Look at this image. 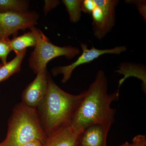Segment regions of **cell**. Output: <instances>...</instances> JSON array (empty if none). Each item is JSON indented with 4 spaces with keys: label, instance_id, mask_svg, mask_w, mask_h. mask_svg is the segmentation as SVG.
Wrapping results in <instances>:
<instances>
[{
    "label": "cell",
    "instance_id": "6da1fadb",
    "mask_svg": "<svg viewBox=\"0 0 146 146\" xmlns=\"http://www.w3.org/2000/svg\"><path fill=\"white\" fill-rule=\"evenodd\" d=\"M108 86L104 72L99 70L71 121L70 125L76 131L80 133L92 125H112L114 122L116 109L111 104L119 100V90L108 94Z\"/></svg>",
    "mask_w": 146,
    "mask_h": 146
},
{
    "label": "cell",
    "instance_id": "7a4b0ae2",
    "mask_svg": "<svg viewBox=\"0 0 146 146\" xmlns=\"http://www.w3.org/2000/svg\"><path fill=\"white\" fill-rule=\"evenodd\" d=\"M85 94L86 91L77 95L65 92L58 86L49 74L47 94L36 108L47 136L70 125Z\"/></svg>",
    "mask_w": 146,
    "mask_h": 146
},
{
    "label": "cell",
    "instance_id": "3957f363",
    "mask_svg": "<svg viewBox=\"0 0 146 146\" xmlns=\"http://www.w3.org/2000/svg\"><path fill=\"white\" fill-rule=\"evenodd\" d=\"M47 137L36 108L27 106L22 102L17 104L9 120L5 146H22L34 140L44 144Z\"/></svg>",
    "mask_w": 146,
    "mask_h": 146
},
{
    "label": "cell",
    "instance_id": "277c9868",
    "mask_svg": "<svg viewBox=\"0 0 146 146\" xmlns=\"http://www.w3.org/2000/svg\"><path fill=\"white\" fill-rule=\"evenodd\" d=\"M36 39V44L29 60L30 68L35 74L46 70L48 62L55 58L64 56L71 59L80 53L78 48L72 46L60 47L51 42L40 29L33 27L30 29Z\"/></svg>",
    "mask_w": 146,
    "mask_h": 146
},
{
    "label": "cell",
    "instance_id": "5b68a950",
    "mask_svg": "<svg viewBox=\"0 0 146 146\" xmlns=\"http://www.w3.org/2000/svg\"><path fill=\"white\" fill-rule=\"evenodd\" d=\"M96 7L91 14L94 36L101 39L112 31L116 23V7L118 0H94Z\"/></svg>",
    "mask_w": 146,
    "mask_h": 146
},
{
    "label": "cell",
    "instance_id": "8992f818",
    "mask_svg": "<svg viewBox=\"0 0 146 146\" xmlns=\"http://www.w3.org/2000/svg\"><path fill=\"white\" fill-rule=\"evenodd\" d=\"M39 17L34 11L0 13V40L11 35L15 36L21 30L25 31L34 27Z\"/></svg>",
    "mask_w": 146,
    "mask_h": 146
},
{
    "label": "cell",
    "instance_id": "52a82bcc",
    "mask_svg": "<svg viewBox=\"0 0 146 146\" xmlns=\"http://www.w3.org/2000/svg\"><path fill=\"white\" fill-rule=\"evenodd\" d=\"M80 46L82 53L75 61L66 66L54 67L51 71L53 76H56L59 74L63 75V83H66L70 80L73 71L80 65L91 63L102 55L108 54H120L127 50L125 46H119L107 49H98L93 46L91 49H88L87 45L83 43H80Z\"/></svg>",
    "mask_w": 146,
    "mask_h": 146
},
{
    "label": "cell",
    "instance_id": "ba28073f",
    "mask_svg": "<svg viewBox=\"0 0 146 146\" xmlns=\"http://www.w3.org/2000/svg\"><path fill=\"white\" fill-rule=\"evenodd\" d=\"M48 74L47 69L36 74L34 80L23 91L22 102L29 107H38L47 94Z\"/></svg>",
    "mask_w": 146,
    "mask_h": 146
},
{
    "label": "cell",
    "instance_id": "9c48e42d",
    "mask_svg": "<svg viewBox=\"0 0 146 146\" xmlns=\"http://www.w3.org/2000/svg\"><path fill=\"white\" fill-rule=\"evenodd\" d=\"M112 125L96 124L82 131L76 146H106V139Z\"/></svg>",
    "mask_w": 146,
    "mask_h": 146
},
{
    "label": "cell",
    "instance_id": "30bf717a",
    "mask_svg": "<svg viewBox=\"0 0 146 146\" xmlns=\"http://www.w3.org/2000/svg\"><path fill=\"white\" fill-rule=\"evenodd\" d=\"M80 133L70 125L64 127L48 136L43 146H76Z\"/></svg>",
    "mask_w": 146,
    "mask_h": 146
},
{
    "label": "cell",
    "instance_id": "8fae6325",
    "mask_svg": "<svg viewBox=\"0 0 146 146\" xmlns=\"http://www.w3.org/2000/svg\"><path fill=\"white\" fill-rule=\"evenodd\" d=\"M25 50L18 54L12 60L0 67V82L6 80L11 76L21 71V64L26 53Z\"/></svg>",
    "mask_w": 146,
    "mask_h": 146
},
{
    "label": "cell",
    "instance_id": "7c38bea8",
    "mask_svg": "<svg viewBox=\"0 0 146 146\" xmlns=\"http://www.w3.org/2000/svg\"><path fill=\"white\" fill-rule=\"evenodd\" d=\"M12 50L16 54L20 53L29 47H35L36 44V39L31 31L25 33L21 36H14L10 40Z\"/></svg>",
    "mask_w": 146,
    "mask_h": 146
},
{
    "label": "cell",
    "instance_id": "4fadbf2b",
    "mask_svg": "<svg viewBox=\"0 0 146 146\" xmlns=\"http://www.w3.org/2000/svg\"><path fill=\"white\" fill-rule=\"evenodd\" d=\"M29 1L25 0H0V13L24 12L29 11Z\"/></svg>",
    "mask_w": 146,
    "mask_h": 146
},
{
    "label": "cell",
    "instance_id": "5bb4252c",
    "mask_svg": "<svg viewBox=\"0 0 146 146\" xmlns=\"http://www.w3.org/2000/svg\"><path fill=\"white\" fill-rule=\"evenodd\" d=\"M68 14L70 21L76 23L80 20L81 17L82 0H63Z\"/></svg>",
    "mask_w": 146,
    "mask_h": 146
},
{
    "label": "cell",
    "instance_id": "9a60e30c",
    "mask_svg": "<svg viewBox=\"0 0 146 146\" xmlns=\"http://www.w3.org/2000/svg\"><path fill=\"white\" fill-rule=\"evenodd\" d=\"M10 40L9 38L0 40V59L1 60L2 64L7 63L8 55L12 51Z\"/></svg>",
    "mask_w": 146,
    "mask_h": 146
},
{
    "label": "cell",
    "instance_id": "2e32d148",
    "mask_svg": "<svg viewBox=\"0 0 146 146\" xmlns=\"http://www.w3.org/2000/svg\"><path fill=\"white\" fill-rule=\"evenodd\" d=\"M125 2L128 3L133 4L137 7L138 11L142 15L144 21H146V2L145 0H127Z\"/></svg>",
    "mask_w": 146,
    "mask_h": 146
},
{
    "label": "cell",
    "instance_id": "e0dca14e",
    "mask_svg": "<svg viewBox=\"0 0 146 146\" xmlns=\"http://www.w3.org/2000/svg\"><path fill=\"white\" fill-rule=\"evenodd\" d=\"M96 7L94 0H84L82 4V11L85 13H91Z\"/></svg>",
    "mask_w": 146,
    "mask_h": 146
},
{
    "label": "cell",
    "instance_id": "ac0fdd59",
    "mask_svg": "<svg viewBox=\"0 0 146 146\" xmlns=\"http://www.w3.org/2000/svg\"><path fill=\"white\" fill-rule=\"evenodd\" d=\"M44 1L43 10L45 15H46L51 10L56 8L60 3V1L58 0H45Z\"/></svg>",
    "mask_w": 146,
    "mask_h": 146
},
{
    "label": "cell",
    "instance_id": "d6986e66",
    "mask_svg": "<svg viewBox=\"0 0 146 146\" xmlns=\"http://www.w3.org/2000/svg\"><path fill=\"white\" fill-rule=\"evenodd\" d=\"M132 144L133 146H146L145 135L141 134L136 135L133 138Z\"/></svg>",
    "mask_w": 146,
    "mask_h": 146
},
{
    "label": "cell",
    "instance_id": "ffe728a7",
    "mask_svg": "<svg viewBox=\"0 0 146 146\" xmlns=\"http://www.w3.org/2000/svg\"><path fill=\"white\" fill-rule=\"evenodd\" d=\"M44 144L37 140H33L24 144L22 146H43Z\"/></svg>",
    "mask_w": 146,
    "mask_h": 146
},
{
    "label": "cell",
    "instance_id": "44dd1931",
    "mask_svg": "<svg viewBox=\"0 0 146 146\" xmlns=\"http://www.w3.org/2000/svg\"><path fill=\"white\" fill-rule=\"evenodd\" d=\"M119 146H133L132 143H130L127 142H126Z\"/></svg>",
    "mask_w": 146,
    "mask_h": 146
},
{
    "label": "cell",
    "instance_id": "7402d4cb",
    "mask_svg": "<svg viewBox=\"0 0 146 146\" xmlns=\"http://www.w3.org/2000/svg\"><path fill=\"white\" fill-rule=\"evenodd\" d=\"M0 146H5V143L4 141H3L2 142L0 143Z\"/></svg>",
    "mask_w": 146,
    "mask_h": 146
},
{
    "label": "cell",
    "instance_id": "603a6c76",
    "mask_svg": "<svg viewBox=\"0 0 146 146\" xmlns=\"http://www.w3.org/2000/svg\"><path fill=\"white\" fill-rule=\"evenodd\" d=\"M2 65V63H0V67H1V66Z\"/></svg>",
    "mask_w": 146,
    "mask_h": 146
}]
</instances>
